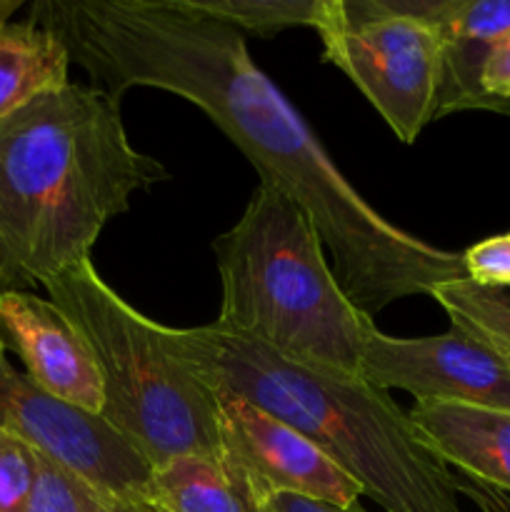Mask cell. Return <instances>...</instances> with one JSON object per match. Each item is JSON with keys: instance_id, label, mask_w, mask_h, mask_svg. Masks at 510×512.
Wrapping results in <instances>:
<instances>
[{"instance_id": "cell-2", "label": "cell", "mask_w": 510, "mask_h": 512, "mask_svg": "<svg viewBox=\"0 0 510 512\" xmlns=\"http://www.w3.org/2000/svg\"><path fill=\"white\" fill-rule=\"evenodd\" d=\"M168 180L95 85H65L0 120V293L90 260L105 225Z\"/></svg>"}, {"instance_id": "cell-11", "label": "cell", "mask_w": 510, "mask_h": 512, "mask_svg": "<svg viewBox=\"0 0 510 512\" xmlns=\"http://www.w3.org/2000/svg\"><path fill=\"white\" fill-rule=\"evenodd\" d=\"M418 8L443 38V80L435 120L460 110H493L508 105L485 95L480 70L495 38L510 30V0H418Z\"/></svg>"}, {"instance_id": "cell-4", "label": "cell", "mask_w": 510, "mask_h": 512, "mask_svg": "<svg viewBox=\"0 0 510 512\" xmlns=\"http://www.w3.org/2000/svg\"><path fill=\"white\" fill-rule=\"evenodd\" d=\"M213 253L223 288L213 328L360 378L375 323L343 293L298 203L258 183L238 223L213 240Z\"/></svg>"}, {"instance_id": "cell-1", "label": "cell", "mask_w": 510, "mask_h": 512, "mask_svg": "<svg viewBox=\"0 0 510 512\" xmlns=\"http://www.w3.org/2000/svg\"><path fill=\"white\" fill-rule=\"evenodd\" d=\"M30 23L63 40L110 100L158 88L198 105L268 183L298 203L330 253V270L368 318L395 300L465 278L463 253L435 248L378 213L318 135L250 58L240 30L183 0H38Z\"/></svg>"}, {"instance_id": "cell-6", "label": "cell", "mask_w": 510, "mask_h": 512, "mask_svg": "<svg viewBox=\"0 0 510 512\" xmlns=\"http://www.w3.org/2000/svg\"><path fill=\"white\" fill-rule=\"evenodd\" d=\"M325 63L343 70L400 143L435 120L443 38L418 0H328L318 25Z\"/></svg>"}, {"instance_id": "cell-20", "label": "cell", "mask_w": 510, "mask_h": 512, "mask_svg": "<svg viewBox=\"0 0 510 512\" xmlns=\"http://www.w3.org/2000/svg\"><path fill=\"white\" fill-rule=\"evenodd\" d=\"M480 85L485 95L510 108V30L493 40L480 70Z\"/></svg>"}, {"instance_id": "cell-12", "label": "cell", "mask_w": 510, "mask_h": 512, "mask_svg": "<svg viewBox=\"0 0 510 512\" xmlns=\"http://www.w3.org/2000/svg\"><path fill=\"white\" fill-rule=\"evenodd\" d=\"M408 415L440 463L510 493V410L415 403Z\"/></svg>"}, {"instance_id": "cell-19", "label": "cell", "mask_w": 510, "mask_h": 512, "mask_svg": "<svg viewBox=\"0 0 510 512\" xmlns=\"http://www.w3.org/2000/svg\"><path fill=\"white\" fill-rule=\"evenodd\" d=\"M465 278L480 288H510V233L493 235L463 253Z\"/></svg>"}, {"instance_id": "cell-9", "label": "cell", "mask_w": 510, "mask_h": 512, "mask_svg": "<svg viewBox=\"0 0 510 512\" xmlns=\"http://www.w3.org/2000/svg\"><path fill=\"white\" fill-rule=\"evenodd\" d=\"M360 380L405 390L418 403L510 410V368L473 335L450 325L433 338H393L378 328L365 340Z\"/></svg>"}, {"instance_id": "cell-10", "label": "cell", "mask_w": 510, "mask_h": 512, "mask_svg": "<svg viewBox=\"0 0 510 512\" xmlns=\"http://www.w3.org/2000/svg\"><path fill=\"white\" fill-rule=\"evenodd\" d=\"M0 348L18 355L45 393L100 418L103 380L93 353L58 305L35 293H0Z\"/></svg>"}, {"instance_id": "cell-13", "label": "cell", "mask_w": 510, "mask_h": 512, "mask_svg": "<svg viewBox=\"0 0 510 512\" xmlns=\"http://www.w3.org/2000/svg\"><path fill=\"white\" fill-rule=\"evenodd\" d=\"M70 53L58 35L40 25L8 23L0 28V120L40 95L70 85Z\"/></svg>"}, {"instance_id": "cell-17", "label": "cell", "mask_w": 510, "mask_h": 512, "mask_svg": "<svg viewBox=\"0 0 510 512\" xmlns=\"http://www.w3.org/2000/svg\"><path fill=\"white\" fill-rule=\"evenodd\" d=\"M28 512H155L148 503L98 488L40 453L38 483Z\"/></svg>"}, {"instance_id": "cell-7", "label": "cell", "mask_w": 510, "mask_h": 512, "mask_svg": "<svg viewBox=\"0 0 510 512\" xmlns=\"http://www.w3.org/2000/svg\"><path fill=\"white\" fill-rule=\"evenodd\" d=\"M0 430L23 438L70 473L125 498L143 500L153 468L103 418L45 393L0 348Z\"/></svg>"}, {"instance_id": "cell-15", "label": "cell", "mask_w": 510, "mask_h": 512, "mask_svg": "<svg viewBox=\"0 0 510 512\" xmlns=\"http://www.w3.org/2000/svg\"><path fill=\"white\" fill-rule=\"evenodd\" d=\"M430 298L448 313L453 328L473 335L510 368V298L503 290L455 280L433 288Z\"/></svg>"}, {"instance_id": "cell-5", "label": "cell", "mask_w": 510, "mask_h": 512, "mask_svg": "<svg viewBox=\"0 0 510 512\" xmlns=\"http://www.w3.org/2000/svg\"><path fill=\"white\" fill-rule=\"evenodd\" d=\"M43 288L93 353L103 380L100 418L150 468L180 455L220 458L218 395L165 348L163 325L125 303L93 260L63 270Z\"/></svg>"}, {"instance_id": "cell-18", "label": "cell", "mask_w": 510, "mask_h": 512, "mask_svg": "<svg viewBox=\"0 0 510 512\" xmlns=\"http://www.w3.org/2000/svg\"><path fill=\"white\" fill-rule=\"evenodd\" d=\"M40 450L0 430V512H28L38 483Z\"/></svg>"}, {"instance_id": "cell-16", "label": "cell", "mask_w": 510, "mask_h": 512, "mask_svg": "<svg viewBox=\"0 0 510 512\" xmlns=\"http://www.w3.org/2000/svg\"><path fill=\"white\" fill-rule=\"evenodd\" d=\"M193 13L230 25L235 30L273 38L288 28L318 30L323 23L328 0H183Z\"/></svg>"}, {"instance_id": "cell-21", "label": "cell", "mask_w": 510, "mask_h": 512, "mask_svg": "<svg viewBox=\"0 0 510 512\" xmlns=\"http://www.w3.org/2000/svg\"><path fill=\"white\" fill-rule=\"evenodd\" d=\"M258 512H365V510L360 508V503L353 505V508H335V505L300 498V495L278 493V495H270L268 500H263V503L258 505Z\"/></svg>"}, {"instance_id": "cell-3", "label": "cell", "mask_w": 510, "mask_h": 512, "mask_svg": "<svg viewBox=\"0 0 510 512\" xmlns=\"http://www.w3.org/2000/svg\"><path fill=\"white\" fill-rule=\"evenodd\" d=\"M163 343L215 395L250 400L298 430L385 512H463V485L385 390L213 325H163Z\"/></svg>"}, {"instance_id": "cell-8", "label": "cell", "mask_w": 510, "mask_h": 512, "mask_svg": "<svg viewBox=\"0 0 510 512\" xmlns=\"http://www.w3.org/2000/svg\"><path fill=\"white\" fill-rule=\"evenodd\" d=\"M220 465L258 508L290 493L335 508H353L363 488L308 438L238 395H218Z\"/></svg>"}, {"instance_id": "cell-22", "label": "cell", "mask_w": 510, "mask_h": 512, "mask_svg": "<svg viewBox=\"0 0 510 512\" xmlns=\"http://www.w3.org/2000/svg\"><path fill=\"white\" fill-rule=\"evenodd\" d=\"M20 5H23L20 0H0V28L10 23V18H13V13Z\"/></svg>"}, {"instance_id": "cell-14", "label": "cell", "mask_w": 510, "mask_h": 512, "mask_svg": "<svg viewBox=\"0 0 510 512\" xmlns=\"http://www.w3.org/2000/svg\"><path fill=\"white\" fill-rule=\"evenodd\" d=\"M145 503L155 512H258L218 458L180 455L153 468Z\"/></svg>"}]
</instances>
